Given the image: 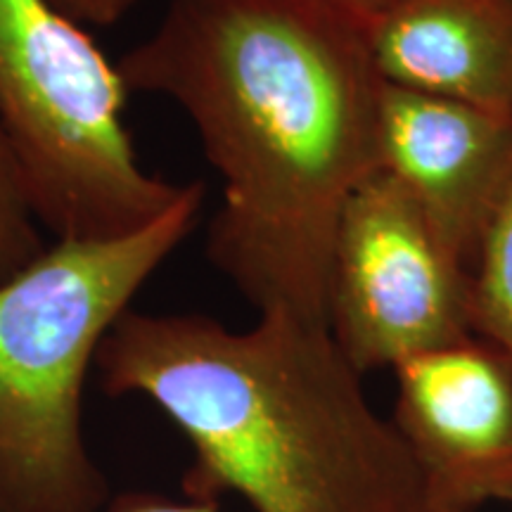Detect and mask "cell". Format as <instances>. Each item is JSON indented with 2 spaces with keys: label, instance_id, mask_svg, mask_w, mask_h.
<instances>
[{
  "label": "cell",
  "instance_id": "obj_1",
  "mask_svg": "<svg viewBox=\"0 0 512 512\" xmlns=\"http://www.w3.org/2000/svg\"><path fill=\"white\" fill-rule=\"evenodd\" d=\"M195 124L221 176L207 256L259 313L328 328L335 233L380 171L382 79L342 0H171L117 60Z\"/></svg>",
  "mask_w": 512,
  "mask_h": 512
},
{
  "label": "cell",
  "instance_id": "obj_2",
  "mask_svg": "<svg viewBox=\"0 0 512 512\" xmlns=\"http://www.w3.org/2000/svg\"><path fill=\"white\" fill-rule=\"evenodd\" d=\"M107 396H143L195 453L185 496L254 512H444L392 418L325 325L128 309L95 358Z\"/></svg>",
  "mask_w": 512,
  "mask_h": 512
},
{
  "label": "cell",
  "instance_id": "obj_3",
  "mask_svg": "<svg viewBox=\"0 0 512 512\" xmlns=\"http://www.w3.org/2000/svg\"><path fill=\"white\" fill-rule=\"evenodd\" d=\"M204 185L117 238L55 240L0 283V512H102L105 472L83 434L100 344L195 230Z\"/></svg>",
  "mask_w": 512,
  "mask_h": 512
},
{
  "label": "cell",
  "instance_id": "obj_4",
  "mask_svg": "<svg viewBox=\"0 0 512 512\" xmlns=\"http://www.w3.org/2000/svg\"><path fill=\"white\" fill-rule=\"evenodd\" d=\"M126 100L117 62L53 0H0V117L55 240L117 238L183 195L140 162Z\"/></svg>",
  "mask_w": 512,
  "mask_h": 512
},
{
  "label": "cell",
  "instance_id": "obj_5",
  "mask_svg": "<svg viewBox=\"0 0 512 512\" xmlns=\"http://www.w3.org/2000/svg\"><path fill=\"white\" fill-rule=\"evenodd\" d=\"M328 328L361 375L472 337L470 268L384 171L358 185L339 219Z\"/></svg>",
  "mask_w": 512,
  "mask_h": 512
},
{
  "label": "cell",
  "instance_id": "obj_6",
  "mask_svg": "<svg viewBox=\"0 0 512 512\" xmlns=\"http://www.w3.org/2000/svg\"><path fill=\"white\" fill-rule=\"evenodd\" d=\"M394 425L444 512L512 503V368L479 337L394 368Z\"/></svg>",
  "mask_w": 512,
  "mask_h": 512
},
{
  "label": "cell",
  "instance_id": "obj_7",
  "mask_svg": "<svg viewBox=\"0 0 512 512\" xmlns=\"http://www.w3.org/2000/svg\"><path fill=\"white\" fill-rule=\"evenodd\" d=\"M377 166L470 268L512 174V119L382 81Z\"/></svg>",
  "mask_w": 512,
  "mask_h": 512
},
{
  "label": "cell",
  "instance_id": "obj_8",
  "mask_svg": "<svg viewBox=\"0 0 512 512\" xmlns=\"http://www.w3.org/2000/svg\"><path fill=\"white\" fill-rule=\"evenodd\" d=\"M377 76L512 119V0H342Z\"/></svg>",
  "mask_w": 512,
  "mask_h": 512
},
{
  "label": "cell",
  "instance_id": "obj_9",
  "mask_svg": "<svg viewBox=\"0 0 512 512\" xmlns=\"http://www.w3.org/2000/svg\"><path fill=\"white\" fill-rule=\"evenodd\" d=\"M472 335L512 368V174L470 264Z\"/></svg>",
  "mask_w": 512,
  "mask_h": 512
},
{
  "label": "cell",
  "instance_id": "obj_10",
  "mask_svg": "<svg viewBox=\"0 0 512 512\" xmlns=\"http://www.w3.org/2000/svg\"><path fill=\"white\" fill-rule=\"evenodd\" d=\"M43 230L27 164L0 117V283L48 247Z\"/></svg>",
  "mask_w": 512,
  "mask_h": 512
},
{
  "label": "cell",
  "instance_id": "obj_11",
  "mask_svg": "<svg viewBox=\"0 0 512 512\" xmlns=\"http://www.w3.org/2000/svg\"><path fill=\"white\" fill-rule=\"evenodd\" d=\"M102 512H219V501L214 498L185 496L183 501L166 498L152 491H126L112 496Z\"/></svg>",
  "mask_w": 512,
  "mask_h": 512
},
{
  "label": "cell",
  "instance_id": "obj_12",
  "mask_svg": "<svg viewBox=\"0 0 512 512\" xmlns=\"http://www.w3.org/2000/svg\"><path fill=\"white\" fill-rule=\"evenodd\" d=\"M64 15L81 27H110L138 5V0H53Z\"/></svg>",
  "mask_w": 512,
  "mask_h": 512
}]
</instances>
